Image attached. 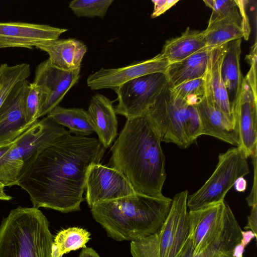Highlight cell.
Segmentation results:
<instances>
[{"label": "cell", "mask_w": 257, "mask_h": 257, "mask_svg": "<svg viewBox=\"0 0 257 257\" xmlns=\"http://www.w3.org/2000/svg\"><path fill=\"white\" fill-rule=\"evenodd\" d=\"M168 86L165 73H155L127 81L114 88L116 114L126 119L144 115L148 107Z\"/></svg>", "instance_id": "9"}, {"label": "cell", "mask_w": 257, "mask_h": 257, "mask_svg": "<svg viewBox=\"0 0 257 257\" xmlns=\"http://www.w3.org/2000/svg\"><path fill=\"white\" fill-rule=\"evenodd\" d=\"M87 112L99 141L108 148L117 135V120L112 101L102 94H96L91 99Z\"/></svg>", "instance_id": "19"}, {"label": "cell", "mask_w": 257, "mask_h": 257, "mask_svg": "<svg viewBox=\"0 0 257 257\" xmlns=\"http://www.w3.org/2000/svg\"><path fill=\"white\" fill-rule=\"evenodd\" d=\"M49 222L35 207L12 209L0 225V257H53Z\"/></svg>", "instance_id": "4"}, {"label": "cell", "mask_w": 257, "mask_h": 257, "mask_svg": "<svg viewBox=\"0 0 257 257\" xmlns=\"http://www.w3.org/2000/svg\"><path fill=\"white\" fill-rule=\"evenodd\" d=\"M145 115L149 118L161 142L175 144L186 149L201 135V125L196 105L172 95L168 86L148 107Z\"/></svg>", "instance_id": "5"}, {"label": "cell", "mask_w": 257, "mask_h": 257, "mask_svg": "<svg viewBox=\"0 0 257 257\" xmlns=\"http://www.w3.org/2000/svg\"><path fill=\"white\" fill-rule=\"evenodd\" d=\"M203 2L212 10L208 24L223 17L236 6L235 0H205Z\"/></svg>", "instance_id": "32"}, {"label": "cell", "mask_w": 257, "mask_h": 257, "mask_svg": "<svg viewBox=\"0 0 257 257\" xmlns=\"http://www.w3.org/2000/svg\"><path fill=\"white\" fill-rule=\"evenodd\" d=\"M227 44L212 50L205 74V85L215 106L235 125L231 102L221 75Z\"/></svg>", "instance_id": "20"}, {"label": "cell", "mask_w": 257, "mask_h": 257, "mask_svg": "<svg viewBox=\"0 0 257 257\" xmlns=\"http://www.w3.org/2000/svg\"><path fill=\"white\" fill-rule=\"evenodd\" d=\"M233 186L236 191L243 192L247 187L246 180L244 178V177H239L236 180Z\"/></svg>", "instance_id": "37"}, {"label": "cell", "mask_w": 257, "mask_h": 257, "mask_svg": "<svg viewBox=\"0 0 257 257\" xmlns=\"http://www.w3.org/2000/svg\"><path fill=\"white\" fill-rule=\"evenodd\" d=\"M85 199L91 208L102 202L115 200L137 192L118 171L100 163L91 165L87 173Z\"/></svg>", "instance_id": "11"}, {"label": "cell", "mask_w": 257, "mask_h": 257, "mask_svg": "<svg viewBox=\"0 0 257 257\" xmlns=\"http://www.w3.org/2000/svg\"><path fill=\"white\" fill-rule=\"evenodd\" d=\"M56 123L69 129L75 136L86 137L94 132L87 111L79 108L56 106L47 116Z\"/></svg>", "instance_id": "26"}, {"label": "cell", "mask_w": 257, "mask_h": 257, "mask_svg": "<svg viewBox=\"0 0 257 257\" xmlns=\"http://www.w3.org/2000/svg\"><path fill=\"white\" fill-rule=\"evenodd\" d=\"M105 150L96 138L69 132L24 162L18 185L28 193L33 207L80 211L87 171L100 163Z\"/></svg>", "instance_id": "1"}, {"label": "cell", "mask_w": 257, "mask_h": 257, "mask_svg": "<svg viewBox=\"0 0 257 257\" xmlns=\"http://www.w3.org/2000/svg\"><path fill=\"white\" fill-rule=\"evenodd\" d=\"M205 47L204 30L187 28L180 36L167 41L161 53L170 64L181 61Z\"/></svg>", "instance_id": "24"}, {"label": "cell", "mask_w": 257, "mask_h": 257, "mask_svg": "<svg viewBox=\"0 0 257 257\" xmlns=\"http://www.w3.org/2000/svg\"><path fill=\"white\" fill-rule=\"evenodd\" d=\"M207 47L214 48L243 37L241 18L237 6L204 30Z\"/></svg>", "instance_id": "22"}, {"label": "cell", "mask_w": 257, "mask_h": 257, "mask_svg": "<svg viewBox=\"0 0 257 257\" xmlns=\"http://www.w3.org/2000/svg\"><path fill=\"white\" fill-rule=\"evenodd\" d=\"M253 159V166L254 169L253 183L252 189L248 196L246 198L248 206L252 207L257 205L256 199V153L251 157Z\"/></svg>", "instance_id": "35"}, {"label": "cell", "mask_w": 257, "mask_h": 257, "mask_svg": "<svg viewBox=\"0 0 257 257\" xmlns=\"http://www.w3.org/2000/svg\"><path fill=\"white\" fill-rule=\"evenodd\" d=\"M78 257H100L98 253L92 248L85 247L83 248Z\"/></svg>", "instance_id": "38"}, {"label": "cell", "mask_w": 257, "mask_h": 257, "mask_svg": "<svg viewBox=\"0 0 257 257\" xmlns=\"http://www.w3.org/2000/svg\"><path fill=\"white\" fill-rule=\"evenodd\" d=\"M213 49L205 47L181 61L169 64L165 72L168 86L203 76Z\"/></svg>", "instance_id": "23"}, {"label": "cell", "mask_w": 257, "mask_h": 257, "mask_svg": "<svg viewBox=\"0 0 257 257\" xmlns=\"http://www.w3.org/2000/svg\"><path fill=\"white\" fill-rule=\"evenodd\" d=\"M242 231L230 209L223 230L205 248L194 253L189 237L176 257H223L232 253L234 247L241 241Z\"/></svg>", "instance_id": "18"}, {"label": "cell", "mask_w": 257, "mask_h": 257, "mask_svg": "<svg viewBox=\"0 0 257 257\" xmlns=\"http://www.w3.org/2000/svg\"><path fill=\"white\" fill-rule=\"evenodd\" d=\"M67 133L63 126L47 116L36 120L17 138L8 151L0 158V182L5 187L18 185L24 162Z\"/></svg>", "instance_id": "7"}, {"label": "cell", "mask_w": 257, "mask_h": 257, "mask_svg": "<svg viewBox=\"0 0 257 257\" xmlns=\"http://www.w3.org/2000/svg\"><path fill=\"white\" fill-rule=\"evenodd\" d=\"M169 62L160 53L153 58L116 68H102L90 74L87 84L92 90L114 89L131 80L155 73H165Z\"/></svg>", "instance_id": "14"}, {"label": "cell", "mask_w": 257, "mask_h": 257, "mask_svg": "<svg viewBox=\"0 0 257 257\" xmlns=\"http://www.w3.org/2000/svg\"><path fill=\"white\" fill-rule=\"evenodd\" d=\"M161 142L145 115L126 119L111 147V156L107 166L122 173L137 193L163 197L167 175Z\"/></svg>", "instance_id": "2"}, {"label": "cell", "mask_w": 257, "mask_h": 257, "mask_svg": "<svg viewBox=\"0 0 257 257\" xmlns=\"http://www.w3.org/2000/svg\"><path fill=\"white\" fill-rule=\"evenodd\" d=\"M230 208L223 201L194 211H188L189 238L194 253L210 244L223 230Z\"/></svg>", "instance_id": "13"}, {"label": "cell", "mask_w": 257, "mask_h": 257, "mask_svg": "<svg viewBox=\"0 0 257 257\" xmlns=\"http://www.w3.org/2000/svg\"><path fill=\"white\" fill-rule=\"evenodd\" d=\"M30 74V66L27 63L0 65V107L13 88L18 83L27 80Z\"/></svg>", "instance_id": "28"}, {"label": "cell", "mask_w": 257, "mask_h": 257, "mask_svg": "<svg viewBox=\"0 0 257 257\" xmlns=\"http://www.w3.org/2000/svg\"><path fill=\"white\" fill-rule=\"evenodd\" d=\"M235 1L241 18L243 38L246 40H247L250 33V27L249 20L245 11L246 3H247L248 1Z\"/></svg>", "instance_id": "33"}, {"label": "cell", "mask_w": 257, "mask_h": 257, "mask_svg": "<svg viewBox=\"0 0 257 257\" xmlns=\"http://www.w3.org/2000/svg\"><path fill=\"white\" fill-rule=\"evenodd\" d=\"M232 253H230V254H226V255H224L223 257H234L232 255Z\"/></svg>", "instance_id": "41"}, {"label": "cell", "mask_w": 257, "mask_h": 257, "mask_svg": "<svg viewBox=\"0 0 257 257\" xmlns=\"http://www.w3.org/2000/svg\"><path fill=\"white\" fill-rule=\"evenodd\" d=\"M67 30L46 24L0 22V49L15 47L33 49L41 43L58 39Z\"/></svg>", "instance_id": "15"}, {"label": "cell", "mask_w": 257, "mask_h": 257, "mask_svg": "<svg viewBox=\"0 0 257 257\" xmlns=\"http://www.w3.org/2000/svg\"><path fill=\"white\" fill-rule=\"evenodd\" d=\"M36 48L44 51L54 67L65 71L81 69L87 47L80 41L73 38L57 39L41 43Z\"/></svg>", "instance_id": "21"}, {"label": "cell", "mask_w": 257, "mask_h": 257, "mask_svg": "<svg viewBox=\"0 0 257 257\" xmlns=\"http://www.w3.org/2000/svg\"><path fill=\"white\" fill-rule=\"evenodd\" d=\"M187 190L175 195L169 214L159 230L131 241L133 257H176L189 237Z\"/></svg>", "instance_id": "6"}, {"label": "cell", "mask_w": 257, "mask_h": 257, "mask_svg": "<svg viewBox=\"0 0 257 257\" xmlns=\"http://www.w3.org/2000/svg\"><path fill=\"white\" fill-rule=\"evenodd\" d=\"M80 69L65 71L53 66L48 59L36 67L33 83L41 92V104L38 115H47L59 105L68 91L80 78Z\"/></svg>", "instance_id": "10"}, {"label": "cell", "mask_w": 257, "mask_h": 257, "mask_svg": "<svg viewBox=\"0 0 257 257\" xmlns=\"http://www.w3.org/2000/svg\"><path fill=\"white\" fill-rule=\"evenodd\" d=\"M30 82L18 83L0 107V147L13 143L30 126L27 124L24 110V97Z\"/></svg>", "instance_id": "16"}, {"label": "cell", "mask_w": 257, "mask_h": 257, "mask_svg": "<svg viewBox=\"0 0 257 257\" xmlns=\"http://www.w3.org/2000/svg\"><path fill=\"white\" fill-rule=\"evenodd\" d=\"M196 107L201 122V135L212 136L235 147L239 146L235 125L215 106L205 83L204 94Z\"/></svg>", "instance_id": "17"}, {"label": "cell", "mask_w": 257, "mask_h": 257, "mask_svg": "<svg viewBox=\"0 0 257 257\" xmlns=\"http://www.w3.org/2000/svg\"><path fill=\"white\" fill-rule=\"evenodd\" d=\"M247 157L239 147L220 154L215 169L196 192L188 196L187 209L196 210L224 201L226 193L236 180L249 173Z\"/></svg>", "instance_id": "8"}, {"label": "cell", "mask_w": 257, "mask_h": 257, "mask_svg": "<svg viewBox=\"0 0 257 257\" xmlns=\"http://www.w3.org/2000/svg\"><path fill=\"white\" fill-rule=\"evenodd\" d=\"M241 44V39L227 44L221 66V75L228 97L233 94V100L241 87L244 78L240 65Z\"/></svg>", "instance_id": "25"}, {"label": "cell", "mask_w": 257, "mask_h": 257, "mask_svg": "<svg viewBox=\"0 0 257 257\" xmlns=\"http://www.w3.org/2000/svg\"><path fill=\"white\" fill-rule=\"evenodd\" d=\"M205 83V74L175 86H168L169 91L171 94L185 100L189 105H196L204 94Z\"/></svg>", "instance_id": "29"}, {"label": "cell", "mask_w": 257, "mask_h": 257, "mask_svg": "<svg viewBox=\"0 0 257 257\" xmlns=\"http://www.w3.org/2000/svg\"><path fill=\"white\" fill-rule=\"evenodd\" d=\"M245 229H250L257 236V205L251 207L250 213L247 217V223Z\"/></svg>", "instance_id": "36"}, {"label": "cell", "mask_w": 257, "mask_h": 257, "mask_svg": "<svg viewBox=\"0 0 257 257\" xmlns=\"http://www.w3.org/2000/svg\"><path fill=\"white\" fill-rule=\"evenodd\" d=\"M154 10L151 15L155 18L165 13L179 2L178 0H153Z\"/></svg>", "instance_id": "34"}, {"label": "cell", "mask_w": 257, "mask_h": 257, "mask_svg": "<svg viewBox=\"0 0 257 257\" xmlns=\"http://www.w3.org/2000/svg\"><path fill=\"white\" fill-rule=\"evenodd\" d=\"M172 199L136 193L97 203L90 208L95 220L116 241H134L152 235L166 219Z\"/></svg>", "instance_id": "3"}, {"label": "cell", "mask_w": 257, "mask_h": 257, "mask_svg": "<svg viewBox=\"0 0 257 257\" xmlns=\"http://www.w3.org/2000/svg\"><path fill=\"white\" fill-rule=\"evenodd\" d=\"M91 234L86 229L72 227L60 231L54 237L52 254L53 257H62L71 251L86 247Z\"/></svg>", "instance_id": "27"}, {"label": "cell", "mask_w": 257, "mask_h": 257, "mask_svg": "<svg viewBox=\"0 0 257 257\" xmlns=\"http://www.w3.org/2000/svg\"><path fill=\"white\" fill-rule=\"evenodd\" d=\"M41 92L34 83H29L24 97V110L27 124L31 126L38 119L41 104Z\"/></svg>", "instance_id": "31"}, {"label": "cell", "mask_w": 257, "mask_h": 257, "mask_svg": "<svg viewBox=\"0 0 257 257\" xmlns=\"http://www.w3.org/2000/svg\"><path fill=\"white\" fill-rule=\"evenodd\" d=\"M113 0H74L69 7L78 17H99L106 15Z\"/></svg>", "instance_id": "30"}, {"label": "cell", "mask_w": 257, "mask_h": 257, "mask_svg": "<svg viewBox=\"0 0 257 257\" xmlns=\"http://www.w3.org/2000/svg\"><path fill=\"white\" fill-rule=\"evenodd\" d=\"M243 78L241 87L231 102L239 147L247 158L256 153L257 93Z\"/></svg>", "instance_id": "12"}, {"label": "cell", "mask_w": 257, "mask_h": 257, "mask_svg": "<svg viewBox=\"0 0 257 257\" xmlns=\"http://www.w3.org/2000/svg\"><path fill=\"white\" fill-rule=\"evenodd\" d=\"M5 185L0 182V200L9 201L12 199V197L5 193Z\"/></svg>", "instance_id": "39"}, {"label": "cell", "mask_w": 257, "mask_h": 257, "mask_svg": "<svg viewBox=\"0 0 257 257\" xmlns=\"http://www.w3.org/2000/svg\"><path fill=\"white\" fill-rule=\"evenodd\" d=\"M15 141L10 145L0 147V158L8 151Z\"/></svg>", "instance_id": "40"}]
</instances>
